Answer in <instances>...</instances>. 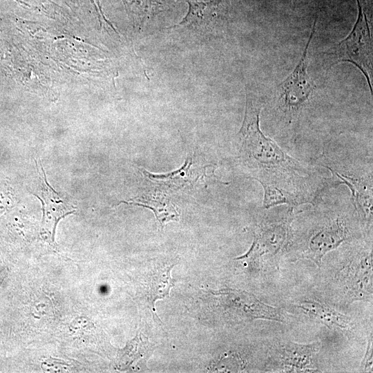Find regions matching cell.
Listing matches in <instances>:
<instances>
[{
    "label": "cell",
    "instance_id": "obj_15",
    "mask_svg": "<svg viewBox=\"0 0 373 373\" xmlns=\"http://www.w3.org/2000/svg\"><path fill=\"white\" fill-rule=\"evenodd\" d=\"M373 347H372V334L371 333L368 340L367 350L365 354V356L361 363V367L363 371L367 372L372 370V361H373Z\"/></svg>",
    "mask_w": 373,
    "mask_h": 373
},
{
    "label": "cell",
    "instance_id": "obj_13",
    "mask_svg": "<svg viewBox=\"0 0 373 373\" xmlns=\"http://www.w3.org/2000/svg\"><path fill=\"white\" fill-rule=\"evenodd\" d=\"M42 195L44 197V201L42 200L44 218H46L43 220V222H46V224H50L49 226L51 227V230L54 233L57 221L70 212L68 211V207L59 200L58 195L46 182H44L43 186Z\"/></svg>",
    "mask_w": 373,
    "mask_h": 373
},
{
    "label": "cell",
    "instance_id": "obj_6",
    "mask_svg": "<svg viewBox=\"0 0 373 373\" xmlns=\"http://www.w3.org/2000/svg\"><path fill=\"white\" fill-rule=\"evenodd\" d=\"M346 302L364 300L372 295V250L356 253L336 275Z\"/></svg>",
    "mask_w": 373,
    "mask_h": 373
},
{
    "label": "cell",
    "instance_id": "obj_10",
    "mask_svg": "<svg viewBox=\"0 0 373 373\" xmlns=\"http://www.w3.org/2000/svg\"><path fill=\"white\" fill-rule=\"evenodd\" d=\"M311 319L330 329L350 331L354 327L352 320L329 306L313 300H303L295 305Z\"/></svg>",
    "mask_w": 373,
    "mask_h": 373
},
{
    "label": "cell",
    "instance_id": "obj_7",
    "mask_svg": "<svg viewBox=\"0 0 373 373\" xmlns=\"http://www.w3.org/2000/svg\"><path fill=\"white\" fill-rule=\"evenodd\" d=\"M218 294L224 312H227L233 319L284 321L280 309L262 303L253 294L234 289L223 290Z\"/></svg>",
    "mask_w": 373,
    "mask_h": 373
},
{
    "label": "cell",
    "instance_id": "obj_3",
    "mask_svg": "<svg viewBox=\"0 0 373 373\" xmlns=\"http://www.w3.org/2000/svg\"><path fill=\"white\" fill-rule=\"evenodd\" d=\"M321 218L301 240L300 255L321 267L324 256L352 237L345 216L336 211L321 213Z\"/></svg>",
    "mask_w": 373,
    "mask_h": 373
},
{
    "label": "cell",
    "instance_id": "obj_2",
    "mask_svg": "<svg viewBox=\"0 0 373 373\" xmlns=\"http://www.w3.org/2000/svg\"><path fill=\"white\" fill-rule=\"evenodd\" d=\"M265 213L254 230V241L249 251L237 260L251 265L276 263L291 243L294 207L278 206Z\"/></svg>",
    "mask_w": 373,
    "mask_h": 373
},
{
    "label": "cell",
    "instance_id": "obj_11",
    "mask_svg": "<svg viewBox=\"0 0 373 373\" xmlns=\"http://www.w3.org/2000/svg\"><path fill=\"white\" fill-rule=\"evenodd\" d=\"M174 264H165L153 269L146 274L144 284L145 295L151 309L155 310L154 303L158 299L169 296L174 280L171 271Z\"/></svg>",
    "mask_w": 373,
    "mask_h": 373
},
{
    "label": "cell",
    "instance_id": "obj_9",
    "mask_svg": "<svg viewBox=\"0 0 373 373\" xmlns=\"http://www.w3.org/2000/svg\"><path fill=\"white\" fill-rule=\"evenodd\" d=\"M333 175L335 184L347 185L352 195L354 210L361 225L370 233L372 229V178L367 176L348 175L325 166Z\"/></svg>",
    "mask_w": 373,
    "mask_h": 373
},
{
    "label": "cell",
    "instance_id": "obj_5",
    "mask_svg": "<svg viewBox=\"0 0 373 373\" xmlns=\"http://www.w3.org/2000/svg\"><path fill=\"white\" fill-rule=\"evenodd\" d=\"M358 4L356 21L346 38L331 48L329 54L334 63L347 61L355 65L366 77L372 93V42L365 14Z\"/></svg>",
    "mask_w": 373,
    "mask_h": 373
},
{
    "label": "cell",
    "instance_id": "obj_14",
    "mask_svg": "<svg viewBox=\"0 0 373 373\" xmlns=\"http://www.w3.org/2000/svg\"><path fill=\"white\" fill-rule=\"evenodd\" d=\"M126 3L133 15L141 24L163 10L164 8L160 0H130Z\"/></svg>",
    "mask_w": 373,
    "mask_h": 373
},
{
    "label": "cell",
    "instance_id": "obj_4",
    "mask_svg": "<svg viewBox=\"0 0 373 373\" xmlns=\"http://www.w3.org/2000/svg\"><path fill=\"white\" fill-rule=\"evenodd\" d=\"M314 21L310 36L293 72L278 86V104L289 123L298 118L303 109L311 99L316 86L307 74V52L316 31Z\"/></svg>",
    "mask_w": 373,
    "mask_h": 373
},
{
    "label": "cell",
    "instance_id": "obj_1",
    "mask_svg": "<svg viewBox=\"0 0 373 373\" xmlns=\"http://www.w3.org/2000/svg\"><path fill=\"white\" fill-rule=\"evenodd\" d=\"M260 99L247 91L244 120L238 136L240 153L251 176L264 190L263 207L315 204L321 186L309 168L285 152L260 128Z\"/></svg>",
    "mask_w": 373,
    "mask_h": 373
},
{
    "label": "cell",
    "instance_id": "obj_12",
    "mask_svg": "<svg viewBox=\"0 0 373 373\" xmlns=\"http://www.w3.org/2000/svg\"><path fill=\"white\" fill-rule=\"evenodd\" d=\"M189 9L182 20L169 29L178 27L204 28L217 17L219 1H188Z\"/></svg>",
    "mask_w": 373,
    "mask_h": 373
},
{
    "label": "cell",
    "instance_id": "obj_8",
    "mask_svg": "<svg viewBox=\"0 0 373 373\" xmlns=\"http://www.w3.org/2000/svg\"><path fill=\"white\" fill-rule=\"evenodd\" d=\"M321 343L319 341L300 344L288 341L278 345L274 352V361L281 372H317L316 357Z\"/></svg>",
    "mask_w": 373,
    "mask_h": 373
}]
</instances>
